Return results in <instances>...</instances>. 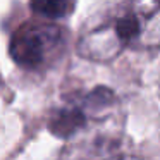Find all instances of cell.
<instances>
[{
	"label": "cell",
	"instance_id": "1",
	"mask_svg": "<svg viewBox=\"0 0 160 160\" xmlns=\"http://www.w3.org/2000/svg\"><path fill=\"white\" fill-rule=\"evenodd\" d=\"M158 0H128L112 19L91 29L78 52L88 60L108 62L126 47L158 45Z\"/></svg>",
	"mask_w": 160,
	"mask_h": 160
},
{
	"label": "cell",
	"instance_id": "2",
	"mask_svg": "<svg viewBox=\"0 0 160 160\" xmlns=\"http://www.w3.org/2000/svg\"><path fill=\"white\" fill-rule=\"evenodd\" d=\"M64 45L62 29L50 22H26L12 35L11 57L19 67L38 71L57 59Z\"/></svg>",
	"mask_w": 160,
	"mask_h": 160
},
{
	"label": "cell",
	"instance_id": "3",
	"mask_svg": "<svg viewBox=\"0 0 160 160\" xmlns=\"http://www.w3.org/2000/svg\"><path fill=\"white\" fill-rule=\"evenodd\" d=\"M86 107L74 103L60 107L59 110L53 112L48 121V129L59 138H72L86 126Z\"/></svg>",
	"mask_w": 160,
	"mask_h": 160
},
{
	"label": "cell",
	"instance_id": "4",
	"mask_svg": "<svg viewBox=\"0 0 160 160\" xmlns=\"http://www.w3.org/2000/svg\"><path fill=\"white\" fill-rule=\"evenodd\" d=\"M29 7L35 14L47 19H60L67 14V0H29Z\"/></svg>",
	"mask_w": 160,
	"mask_h": 160
}]
</instances>
